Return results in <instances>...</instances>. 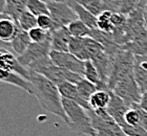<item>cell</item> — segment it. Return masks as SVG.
I'll use <instances>...</instances> for the list:
<instances>
[{"label": "cell", "instance_id": "obj_1", "mask_svg": "<svg viewBox=\"0 0 147 136\" xmlns=\"http://www.w3.org/2000/svg\"><path fill=\"white\" fill-rule=\"evenodd\" d=\"M30 82L33 85V95L36 96L40 106L45 111L63 119V121L68 126L69 121L65 114L62 96L59 92L58 86L42 74L34 71H31Z\"/></svg>", "mask_w": 147, "mask_h": 136}, {"label": "cell", "instance_id": "obj_2", "mask_svg": "<svg viewBox=\"0 0 147 136\" xmlns=\"http://www.w3.org/2000/svg\"><path fill=\"white\" fill-rule=\"evenodd\" d=\"M28 69L39 73V74H42L43 76L47 78L49 81H52L57 86L64 82L78 84L83 79V76L80 74H77V73H74L71 71H68V70H65L61 67L57 66L56 64L53 63L49 56L33 62L28 67Z\"/></svg>", "mask_w": 147, "mask_h": 136}, {"label": "cell", "instance_id": "obj_3", "mask_svg": "<svg viewBox=\"0 0 147 136\" xmlns=\"http://www.w3.org/2000/svg\"><path fill=\"white\" fill-rule=\"evenodd\" d=\"M62 104L65 114L68 118V127L74 132L83 134L86 136H95V130L92 128V119L88 110L83 108L76 102L62 98Z\"/></svg>", "mask_w": 147, "mask_h": 136}, {"label": "cell", "instance_id": "obj_4", "mask_svg": "<svg viewBox=\"0 0 147 136\" xmlns=\"http://www.w3.org/2000/svg\"><path fill=\"white\" fill-rule=\"evenodd\" d=\"M134 65L135 54L128 50L121 48L113 54L111 60V69L107 82L110 90H113L117 83H119L121 80L134 74Z\"/></svg>", "mask_w": 147, "mask_h": 136}, {"label": "cell", "instance_id": "obj_5", "mask_svg": "<svg viewBox=\"0 0 147 136\" xmlns=\"http://www.w3.org/2000/svg\"><path fill=\"white\" fill-rule=\"evenodd\" d=\"M95 136H127L122 128L113 121L106 109L88 110Z\"/></svg>", "mask_w": 147, "mask_h": 136}, {"label": "cell", "instance_id": "obj_6", "mask_svg": "<svg viewBox=\"0 0 147 136\" xmlns=\"http://www.w3.org/2000/svg\"><path fill=\"white\" fill-rule=\"evenodd\" d=\"M111 91L130 108L138 106L141 102L142 92L136 82L134 74L126 76L119 83H117Z\"/></svg>", "mask_w": 147, "mask_h": 136}, {"label": "cell", "instance_id": "obj_7", "mask_svg": "<svg viewBox=\"0 0 147 136\" xmlns=\"http://www.w3.org/2000/svg\"><path fill=\"white\" fill-rule=\"evenodd\" d=\"M47 6L56 29L62 26H68L71 22L78 20L77 14L66 1H53L47 3Z\"/></svg>", "mask_w": 147, "mask_h": 136}, {"label": "cell", "instance_id": "obj_8", "mask_svg": "<svg viewBox=\"0 0 147 136\" xmlns=\"http://www.w3.org/2000/svg\"><path fill=\"white\" fill-rule=\"evenodd\" d=\"M49 58L53 61V63L56 64L57 66L82 76H84L85 62L79 60L71 52H60L52 50L49 52Z\"/></svg>", "mask_w": 147, "mask_h": 136}, {"label": "cell", "instance_id": "obj_9", "mask_svg": "<svg viewBox=\"0 0 147 136\" xmlns=\"http://www.w3.org/2000/svg\"><path fill=\"white\" fill-rule=\"evenodd\" d=\"M51 52H52L51 39L40 43L32 42L28 45V48L25 49V52L22 54H20V56H18L17 59H18L19 63L21 64L22 66L28 68L33 62L49 56Z\"/></svg>", "mask_w": 147, "mask_h": 136}, {"label": "cell", "instance_id": "obj_10", "mask_svg": "<svg viewBox=\"0 0 147 136\" xmlns=\"http://www.w3.org/2000/svg\"><path fill=\"white\" fill-rule=\"evenodd\" d=\"M0 70L12 71L30 81L31 71L19 63L18 59L9 52V49L0 48Z\"/></svg>", "mask_w": 147, "mask_h": 136}, {"label": "cell", "instance_id": "obj_11", "mask_svg": "<svg viewBox=\"0 0 147 136\" xmlns=\"http://www.w3.org/2000/svg\"><path fill=\"white\" fill-rule=\"evenodd\" d=\"M78 2L96 17L106 11L111 13H120L121 9L120 0H78Z\"/></svg>", "mask_w": 147, "mask_h": 136}, {"label": "cell", "instance_id": "obj_12", "mask_svg": "<svg viewBox=\"0 0 147 136\" xmlns=\"http://www.w3.org/2000/svg\"><path fill=\"white\" fill-rule=\"evenodd\" d=\"M130 108L120 98L118 95L113 93L111 91V97H110V102L108 104L107 110L108 114L113 118V121H116L117 124L119 125L120 127L123 128L125 126V121H124V116L127 110Z\"/></svg>", "mask_w": 147, "mask_h": 136}, {"label": "cell", "instance_id": "obj_13", "mask_svg": "<svg viewBox=\"0 0 147 136\" xmlns=\"http://www.w3.org/2000/svg\"><path fill=\"white\" fill-rule=\"evenodd\" d=\"M71 35L67 26L59 27L51 33V48L54 52H68Z\"/></svg>", "mask_w": 147, "mask_h": 136}, {"label": "cell", "instance_id": "obj_14", "mask_svg": "<svg viewBox=\"0 0 147 136\" xmlns=\"http://www.w3.org/2000/svg\"><path fill=\"white\" fill-rule=\"evenodd\" d=\"M134 76L142 94L147 92V54L135 56Z\"/></svg>", "mask_w": 147, "mask_h": 136}, {"label": "cell", "instance_id": "obj_15", "mask_svg": "<svg viewBox=\"0 0 147 136\" xmlns=\"http://www.w3.org/2000/svg\"><path fill=\"white\" fill-rule=\"evenodd\" d=\"M0 82L6 83V84L13 85L16 87L20 88L25 92L33 95V85L30 81L25 80L18 73L12 72V71H5V70H0Z\"/></svg>", "mask_w": 147, "mask_h": 136}, {"label": "cell", "instance_id": "obj_16", "mask_svg": "<svg viewBox=\"0 0 147 136\" xmlns=\"http://www.w3.org/2000/svg\"><path fill=\"white\" fill-rule=\"evenodd\" d=\"M17 30V21L4 14H0V41L9 45Z\"/></svg>", "mask_w": 147, "mask_h": 136}, {"label": "cell", "instance_id": "obj_17", "mask_svg": "<svg viewBox=\"0 0 147 136\" xmlns=\"http://www.w3.org/2000/svg\"><path fill=\"white\" fill-rule=\"evenodd\" d=\"M58 89L60 94H61L62 98L76 102L79 105H81L83 108H85L86 110H90L92 109L88 103L84 102L81 98L79 92H78V89H77L76 84H73V83H69V82H64V83H61V84L58 85Z\"/></svg>", "mask_w": 147, "mask_h": 136}, {"label": "cell", "instance_id": "obj_18", "mask_svg": "<svg viewBox=\"0 0 147 136\" xmlns=\"http://www.w3.org/2000/svg\"><path fill=\"white\" fill-rule=\"evenodd\" d=\"M122 49L128 50L135 56H146L147 54V29L140 31L134 39L125 45L121 46Z\"/></svg>", "mask_w": 147, "mask_h": 136}, {"label": "cell", "instance_id": "obj_19", "mask_svg": "<svg viewBox=\"0 0 147 136\" xmlns=\"http://www.w3.org/2000/svg\"><path fill=\"white\" fill-rule=\"evenodd\" d=\"M31 43L32 41L30 36H28V31H25L24 29H22L17 23V30H16V33L13 38L12 42L9 44L13 52L16 54L20 56L25 52V49L28 48Z\"/></svg>", "mask_w": 147, "mask_h": 136}, {"label": "cell", "instance_id": "obj_20", "mask_svg": "<svg viewBox=\"0 0 147 136\" xmlns=\"http://www.w3.org/2000/svg\"><path fill=\"white\" fill-rule=\"evenodd\" d=\"M66 2L71 5V9L75 11V13L78 16V19L81 20L83 23H85L87 26L90 28V29H95V28H98V23H97V17L94 16L92 14L85 9L83 7L78 0H66Z\"/></svg>", "mask_w": 147, "mask_h": 136}, {"label": "cell", "instance_id": "obj_21", "mask_svg": "<svg viewBox=\"0 0 147 136\" xmlns=\"http://www.w3.org/2000/svg\"><path fill=\"white\" fill-rule=\"evenodd\" d=\"M68 52H71L79 60L85 62L89 60V54L85 44V38H75L71 37L68 45Z\"/></svg>", "mask_w": 147, "mask_h": 136}, {"label": "cell", "instance_id": "obj_22", "mask_svg": "<svg viewBox=\"0 0 147 136\" xmlns=\"http://www.w3.org/2000/svg\"><path fill=\"white\" fill-rule=\"evenodd\" d=\"M83 78H85L86 80L92 82V84H95L99 90H110L107 84L101 80L98 70L95 67V65L92 64V61H85V68H84V76H83Z\"/></svg>", "mask_w": 147, "mask_h": 136}, {"label": "cell", "instance_id": "obj_23", "mask_svg": "<svg viewBox=\"0 0 147 136\" xmlns=\"http://www.w3.org/2000/svg\"><path fill=\"white\" fill-rule=\"evenodd\" d=\"M111 90H97L89 98V106L92 110L106 109L110 102Z\"/></svg>", "mask_w": 147, "mask_h": 136}, {"label": "cell", "instance_id": "obj_24", "mask_svg": "<svg viewBox=\"0 0 147 136\" xmlns=\"http://www.w3.org/2000/svg\"><path fill=\"white\" fill-rule=\"evenodd\" d=\"M28 0H6L3 14L17 21L21 14L26 9Z\"/></svg>", "mask_w": 147, "mask_h": 136}, {"label": "cell", "instance_id": "obj_25", "mask_svg": "<svg viewBox=\"0 0 147 136\" xmlns=\"http://www.w3.org/2000/svg\"><path fill=\"white\" fill-rule=\"evenodd\" d=\"M76 85H77V89H78V92H79L80 96H81V98H82L84 102H86V103H88L90 96L95 93L96 91L98 90L97 86H96L95 84H92V82H89L88 80H86L85 78H83V79Z\"/></svg>", "mask_w": 147, "mask_h": 136}, {"label": "cell", "instance_id": "obj_26", "mask_svg": "<svg viewBox=\"0 0 147 136\" xmlns=\"http://www.w3.org/2000/svg\"><path fill=\"white\" fill-rule=\"evenodd\" d=\"M71 37L75 38H87L90 35V28L81 20H75L67 26Z\"/></svg>", "mask_w": 147, "mask_h": 136}, {"label": "cell", "instance_id": "obj_27", "mask_svg": "<svg viewBox=\"0 0 147 136\" xmlns=\"http://www.w3.org/2000/svg\"><path fill=\"white\" fill-rule=\"evenodd\" d=\"M26 9L36 17L42 15H49L47 3L44 2L43 0H28Z\"/></svg>", "mask_w": 147, "mask_h": 136}, {"label": "cell", "instance_id": "obj_28", "mask_svg": "<svg viewBox=\"0 0 147 136\" xmlns=\"http://www.w3.org/2000/svg\"><path fill=\"white\" fill-rule=\"evenodd\" d=\"M17 23L22 29H24L25 31H30L37 26V17L33 15L31 12H28V9H25L17 20Z\"/></svg>", "mask_w": 147, "mask_h": 136}, {"label": "cell", "instance_id": "obj_29", "mask_svg": "<svg viewBox=\"0 0 147 136\" xmlns=\"http://www.w3.org/2000/svg\"><path fill=\"white\" fill-rule=\"evenodd\" d=\"M111 12H103L100 16L97 17V23H98V29L104 31V33H113V27L110 21Z\"/></svg>", "mask_w": 147, "mask_h": 136}, {"label": "cell", "instance_id": "obj_30", "mask_svg": "<svg viewBox=\"0 0 147 136\" xmlns=\"http://www.w3.org/2000/svg\"><path fill=\"white\" fill-rule=\"evenodd\" d=\"M28 36L31 38L32 42L35 43H40L44 42L46 40L51 39V33L46 31V30L40 28V27L36 26L33 29H31L28 31Z\"/></svg>", "mask_w": 147, "mask_h": 136}, {"label": "cell", "instance_id": "obj_31", "mask_svg": "<svg viewBox=\"0 0 147 136\" xmlns=\"http://www.w3.org/2000/svg\"><path fill=\"white\" fill-rule=\"evenodd\" d=\"M125 126H137L140 125V113H139V105L136 107H131L127 110L124 116ZM124 126V127H125Z\"/></svg>", "mask_w": 147, "mask_h": 136}, {"label": "cell", "instance_id": "obj_32", "mask_svg": "<svg viewBox=\"0 0 147 136\" xmlns=\"http://www.w3.org/2000/svg\"><path fill=\"white\" fill-rule=\"evenodd\" d=\"M37 26L49 33H52L56 29L55 23L49 15H42L37 17Z\"/></svg>", "mask_w": 147, "mask_h": 136}, {"label": "cell", "instance_id": "obj_33", "mask_svg": "<svg viewBox=\"0 0 147 136\" xmlns=\"http://www.w3.org/2000/svg\"><path fill=\"white\" fill-rule=\"evenodd\" d=\"M110 21L113 24V30L120 29V28H123L127 23V16L120 14V13H113L110 17Z\"/></svg>", "mask_w": 147, "mask_h": 136}, {"label": "cell", "instance_id": "obj_34", "mask_svg": "<svg viewBox=\"0 0 147 136\" xmlns=\"http://www.w3.org/2000/svg\"><path fill=\"white\" fill-rule=\"evenodd\" d=\"M124 133L127 136H147V131L141 125L137 126H125L122 128Z\"/></svg>", "mask_w": 147, "mask_h": 136}, {"label": "cell", "instance_id": "obj_35", "mask_svg": "<svg viewBox=\"0 0 147 136\" xmlns=\"http://www.w3.org/2000/svg\"><path fill=\"white\" fill-rule=\"evenodd\" d=\"M139 113H140V125L147 131V112H145L139 106Z\"/></svg>", "mask_w": 147, "mask_h": 136}, {"label": "cell", "instance_id": "obj_36", "mask_svg": "<svg viewBox=\"0 0 147 136\" xmlns=\"http://www.w3.org/2000/svg\"><path fill=\"white\" fill-rule=\"evenodd\" d=\"M139 106H140L141 109H143L145 112H147V92L142 94V98L140 104H139Z\"/></svg>", "mask_w": 147, "mask_h": 136}, {"label": "cell", "instance_id": "obj_37", "mask_svg": "<svg viewBox=\"0 0 147 136\" xmlns=\"http://www.w3.org/2000/svg\"><path fill=\"white\" fill-rule=\"evenodd\" d=\"M5 3H6V0H0V14H3V12H4Z\"/></svg>", "mask_w": 147, "mask_h": 136}, {"label": "cell", "instance_id": "obj_38", "mask_svg": "<svg viewBox=\"0 0 147 136\" xmlns=\"http://www.w3.org/2000/svg\"><path fill=\"white\" fill-rule=\"evenodd\" d=\"M143 16H144L145 27H146V29H147V1H146V4H145V7H144V13H143Z\"/></svg>", "mask_w": 147, "mask_h": 136}, {"label": "cell", "instance_id": "obj_39", "mask_svg": "<svg viewBox=\"0 0 147 136\" xmlns=\"http://www.w3.org/2000/svg\"><path fill=\"white\" fill-rule=\"evenodd\" d=\"M43 1L49 3V2H53V1H66V0H43Z\"/></svg>", "mask_w": 147, "mask_h": 136}]
</instances>
